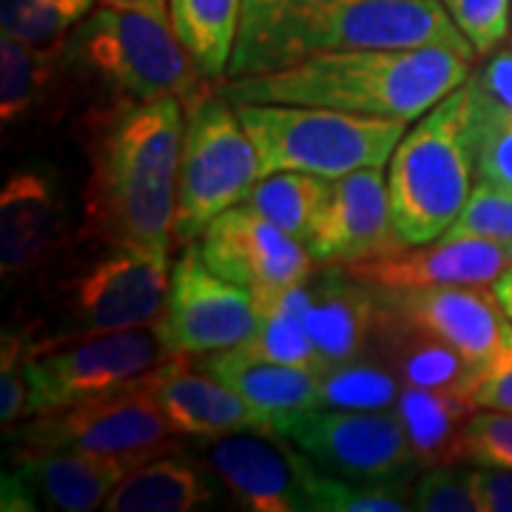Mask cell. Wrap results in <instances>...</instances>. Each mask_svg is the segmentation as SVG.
<instances>
[{
  "label": "cell",
  "mask_w": 512,
  "mask_h": 512,
  "mask_svg": "<svg viewBox=\"0 0 512 512\" xmlns=\"http://www.w3.org/2000/svg\"><path fill=\"white\" fill-rule=\"evenodd\" d=\"M160 322L177 353L205 356L248 342L259 325V308L251 293L214 274L200 248L188 245L171 265L168 305Z\"/></svg>",
  "instance_id": "cell-14"
},
{
  "label": "cell",
  "mask_w": 512,
  "mask_h": 512,
  "mask_svg": "<svg viewBox=\"0 0 512 512\" xmlns=\"http://www.w3.org/2000/svg\"><path fill=\"white\" fill-rule=\"evenodd\" d=\"M74 83L63 49H35L18 37L0 40V123L3 128L32 120L40 111L60 109Z\"/></svg>",
  "instance_id": "cell-26"
},
{
  "label": "cell",
  "mask_w": 512,
  "mask_h": 512,
  "mask_svg": "<svg viewBox=\"0 0 512 512\" xmlns=\"http://www.w3.org/2000/svg\"><path fill=\"white\" fill-rule=\"evenodd\" d=\"M467 461L476 467L512 470V413H473L467 427Z\"/></svg>",
  "instance_id": "cell-38"
},
{
  "label": "cell",
  "mask_w": 512,
  "mask_h": 512,
  "mask_svg": "<svg viewBox=\"0 0 512 512\" xmlns=\"http://www.w3.org/2000/svg\"><path fill=\"white\" fill-rule=\"evenodd\" d=\"M26 345L20 333H3L0 345V421L9 433L29 413V376H26Z\"/></svg>",
  "instance_id": "cell-37"
},
{
  "label": "cell",
  "mask_w": 512,
  "mask_h": 512,
  "mask_svg": "<svg viewBox=\"0 0 512 512\" xmlns=\"http://www.w3.org/2000/svg\"><path fill=\"white\" fill-rule=\"evenodd\" d=\"M473 80L481 92H487L498 103L512 109V52H498V55L490 57Z\"/></svg>",
  "instance_id": "cell-41"
},
{
  "label": "cell",
  "mask_w": 512,
  "mask_h": 512,
  "mask_svg": "<svg viewBox=\"0 0 512 512\" xmlns=\"http://www.w3.org/2000/svg\"><path fill=\"white\" fill-rule=\"evenodd\" d=\"M259 177V154L234 103L220 89L208 92L185 109L174 242L200 239L220 214L245 202Z\"/></svg>",
  "instance_id": "cell-9"
},
{
  "label": "cell",
  "mask_w": 512,
  "mask_h": 512,
  "mask_svg": "<svg viewBox=\"0 0 512 512\" xmlns=\"http://www.w3.org/2000/svg\"><path fill=\"white\" fill-rule=\"evenodd\" d=\"M234 109L254 140L262 177L274 171H311L336 180L359 168L384 165L407 134V120L322 106L234 103Z\"/></svg>",
  "instance_id": "cell-6"
},
{
  "label": "cell",
  "mask_w": 512,
  "mask_h": 512,
  "mask_svg": "<svg viewBox=\"0 0 512 512\" xmlns=\"http://www.w3.org/2000/svg\"><path fill=\"white\" fill-rule=\"evenodd\" d=\"M66 248V205L55 180L37 168H18L0 194V274H37Z\"/></svg>",
  "instance_id": "cell-18"
},
{
  "label": "cell",
  "mask_w": 512,
  "mask_h": 512,
  "mask_svg": "<svg viewBox=\"0 0 512 512\" xmlns=\"http://www.w3.org/2000/svg\"><path fill=\"white\" fill-rule=\"evenodd\" d=\"M168 23L137 9H92L66 37V69L100 100L177 97L191 109L214 86Z\"/></svg>",
  "instance_id": "cell-4"
},
{
  "label": "cell",
  "mask_w": 512,
  "mask_h": 512,
  "mask_svg": "<svg viewBox=\"0 0 512 512\" xmlns=\"http://www.w3.org/2000/svg\"><path fill=\"white\" fill-rule=\"evenodd\" d=\"M481 57H490L510 35V0H441Z\"/></svg>",
  "instance_id": "cell-35"
},
{
  "label": "cell",
  "mask_w": 512,
  "mask_h": 512,
  "mask_svg": "<svg viewBox=\"0 0 512 512\" xmlns=\"http://www.w3.org/2000/svg\"><path fill=\"white\" fill-rule=\"evenodd\" d=\"M407 248L390 211V185L382 165L359 168L330 185V200L308 239L316 262L348 265Z\"/></svg>",
  "instance_id": "cell-16"
},
{
  "label": "cell",
  "mask_w": 512,
  "mask_h": 512,
  "mask_svg": "<svg viewBox=\"0 0 512 512\" xmlns=\"http://www.w3.org/2000/svg\"><path fill=\"white\" fill-rule=\"evenodd\" d=\"M410 504L419 512H476V501L470 490V470L458 464L430 467L413 484Z\"/></svg>",
  "instance_id": "cell-36"
},
{
  "label": "cell",
  "mask_w": 512,
  "mask_h": 512,
  "mask_svg": "<svg viewBox=\"0 0 512 512\" xmlns=\"http://www.w3.org/2000/svg\"><path fill=\"white\" fill-rule=\"evenodd\" d=\"M470 146L476 180L512 188V109L470 80Z\"/></svg>",
  "instance_id": "cell-29"
},
{
  "label": "cell",
  "mask_w": 512,
  "mask_h": 512,
  "mask_svg": "<svg viewBox=\"0 0 512 512\" xmlns=\"http://www.w3.org/2000/svg\"><path fill=\"white\" fill-rule=\"evenodd\" d=\"M404 384L379 356H362L322 373V404L339 410H393Z\"/></svg>",
  "instance_id": "cell-30"
},
{
  "label": "cell",
  "mask_w": 512,
  "mask_h": 512,
  "mask_svg": "<svg viewBox=\"0 0 512 512\" xmlns=\"http://www.w3.org/2000/svg\"><path fill=\"white\" fill-rule=\"evenodd\" d=\"M242 348L248 350L251 356L268 359V362L325 373V359H322V353H319L316 342H313L311 330L305 325V319L296 316V313H259L256 333L248 342H242Z\"/></svg>",
  "instance_id": "cell-31"
},
{
  "label": "cell",
  "mask_w": 512,
  "mask_h": 512,
  "mask_svg": "<svg viewBox=\"0 0 512 512\" xmlns=\"http://www.w3.org/2000/svg\"><path fill=\"white\" fill-rule=\"evenodd\" d=\"M208 464L191 461L183 453L154 458L137 467L109 495V512H191L217 501L220 487L208 476Z\"/></svg>",
  "instance_id": "cell-25"
},
{
  "label": "cell",
  "mask_w": 512,
  "mask_h": 512,
  "mask_svg": "<svg viewBox=\"0 0 512 512\" xmlns=\"http://www.w3.org/2000/svg\"><path fill=\"white\" fill-rule=\"evenodd\" d=\"M100 6H114V9H137V12H148L157 18L171 20V6L168 0H97Z\"/></svg>",
  "instance_id": "cell-42"
},
{
  "label": "cell",
  "mask_w": 512,
  "mask_h": 512,
  "mask_svg": "<svg viewBox=\"0 0 512 512\" xmlns=\"http://www.w3.org/2000/svg\"><path fill=\"white\" fill-rule=\"evenodd\" d=\"M74 26L46 0H3V35L35 49H63Z\"/></svg>",
  "instance_id": "cell-34"
},
{
  "label": "cell",
  "mask_w": 512,
  "mask_h": 512,
  "mask_svg": "<svg viewBox=\"0 0 512 512\" xmlns=\"http://www.w3.org/2000/svg\"><path fill=\"white\" fill-rule=\"evenodd\" d=\"M46 3H49L52 9H57V12L74 26V23H80V20L92 12V6L97 0H46Z\"/></svg>",
  "instance_id": "cell-43"
},
{
  "label": "cell",
  "mask_w": 512,
  "mask_h": 512,
  "mask_svg": "<svg viewBox=\"0 0 512 512\" xmlns=\"http://www.w3.org/2000/svg\"><path fill=\"white\" fill-rule=\"evenodd\" d=\"M353 279L379 291L410 288H444V285H478L490 288L498 276L512 268V245L484 237L441 234L424 245H407L387 256L342 265Z\"/></svg>",
  "instance_id": "cell-15"
},
{
  "label": "cell",
  "mask_w": 512,
  "mask_h": 512,
  "mask_svg": "<svg viewBox=\"0 0 512 512\" xmlns=\"http://www.w3.org/2000/svg\"><path fill=\"white\" fill-rule=\"evenodd\" d=\"M413 484L407 481H350L319 473L313 487V510L322 512H404L410 504Z\"/></svg>",
  "instance_id": "cell-32"
},
{
  "label": "cell",
  "mask_w": 512,
  "mask_h": 512,
  "mask_svg": "<svg viewBox=\"0 0 512 512\" xmlns=\"http://www.w3.org/2000/svg\"><path fill=\"white\" fill-rule=\"evenodd\" d=\"M413 461L421 470L467 461V427L478 407L467 396L402 387L396 402Z\"/></svg>",
  "instance_id": "cell-24"
},
{
  "label": "cell",
  "mask_w": 512,
  "mask_h": 512,
  "mask_svg": "<svg viewBox=\"0 0 512 512\" xmlns=\"http://www.w3.org/2000/svg\"><path fill=\"white\" fill-rule=\"evenodd\" d=\"M183 137L185 106L177 97L97 100L83 111L77 143L89 180L74 239L171 254Z\"/></svg>",
  "instance_id": "cell-1"
},
{
  "label": "cell",
  "mask_w": 512,
  "mask_h": 512,
  "mask_svg": "<svg viewBox=\"0 0 512 512\" xmlns=\"http://www.w3.org/2000/svg\"><path fill=\"white\" fill-rule=\"evenodd\" d=\"M194 365L237 390L245 402L271 421V430L276 419L308 407H322V373L259 359L242 345L194 356Z\"/></svg>",
  "instance_id": "cell-23"
},
{
  "label": "cell",
  "mask_w": 512,
  "mask_h": 512,
  "mask_svg": "<svg viewBox=\"0 0 512 512\" xmlns=\"http://www.w3.org/2000/svg\"><path fill=\"white\" fill-rule=\"evenodd\" d=\"M390 311H396L410 325L439 336L441 342L467 356L484 370L501 353L512 322L490 288L478 285H444V288H410V291H382Z\"/></svg>",
  "instance_id": "cell-17"
},
{
  "label": "cell",
  "mask_w": 512,
  "mask_h": 512,
  "mask_svg": "<svg viewBox=\"0 0 512 512\" xmlns=\"http://www.w3.org/2000/svg\"><path fill=\"white\" fill-rule=\"evenodd\" d=\"M274 433L325 473L350 481H407L416 467L402 421L384 410L308 407L276 419Z\"/></svg>",
  "instance_id": "cell-11"
},
{
  "label": "cell",
  "mask_w": 512,
  "mask_h": 512,
  "mask_svg": "<svg viewBox=\"0 0 512 512\" xmlns=\"http://www.w3.org/2000/svg\"><path fill=\"white\" fill-rule=\"evenodd\" d=\"M202 461L242 510H313V487L322 467L274 430H242L211 439Z\"/></svg>",
  "instance_id": "cell-13"
},
{
  "label": "cell",
  "mask_w": 512,
  "mask_h": 512,
  "mask_svg": "<svg viewBox=\"0 0 512 512\" xmlns=\"http://www.w3.org/2000/svg\"><path fill=\"white\" fill-rule=\"evenodd\" d=\"M174 356L177 350L171 348L163 322L94 336L29 339L26 419L60 413L74 404L94 402L126 390Z\"/></svg>",
  "instance_id": "cell-7"
},
{
  "label": "cell",
  "mask_w": 512,
  "mask_h": 512,
  "mask_svg": "<svg viewBox=\"0 0 512 512\" xmlns=\"http://www.w3.org/2000/svg\"><path fill=\"white\" fill-rule=\"evenodd\" d=\"M6 436L18 441L15 456L86 450L106 456L163 458L185 450L183 436L171 430L148 376L103 399L74 404L49 416H32L15 424Z\"/></svg>",
  "instance_id": "cell-10"
},
{
  "label": "cell",
  "mask_w": 512,
  "mask_h": 512,
  "mask_svg": "<svg viewBox=\"0 0 512 512\" xmlns=\"http://www.w3.org/2000/svg\"><path fill=\"white\" fill-rule=\"evenodd\" d=\"M444 234L484 237L512 245V188L478 183L464 211Z\"/></svg>",
  "instance_id": "cell-33"
},
{
  "label": "cell",
  "mask_w": 512,
  "mask_h": 512,
  "mask_svg": "<svg viewBox=\"0 0 512 512\" xmlns=\"http://www.w3.org/2000/svg\"><path fill=\"white\" fill-rule=\"evenodd\" d=\"M330 185L333 180L311 171H274L256 180L251 194L245 197V205H251L262 217L308 245L330 200Z\"/></svg>",
  "instance_id": "cell-28"
},
{
  "label": "cell",
  "mask_w": 512,
  "mask_h": 512,
  "mask_svg": "<svg viewBox=\"0 0 512 512\" xmlns=\"http://www.w3.org/2000/svg\"><path fill=\"white\" fill-rule=\"evenodd\" d=\"M473 404L478 410H501L512 413V330L495 362L481 376L473 390Z\"/></svg>",
  "instance_id": "cell-39"
},
{
  "label": "cell",
  "mask_w": 512,
  "mask_h": 512,
  "mask_svg": "<svg viewBox=\"0 0 512 512\" xmlns=\"http://www.w3.org/2000/svg\"><path fill=\"white\" fill-rule=\"evenodd\" d=\"M473 57L447 46L353 49L299 60L276 72L228 77L231 103H293L367 117L416 120L470 77Z\"/></svg>",
  "instance_id": "cell-3"
},
{
  "label": "cell",
  "mask_w": 512,
  "mask_h": 512,
  "mask_svg": "<svg viewBox=\"0 0 512 512\" xmlns=\"http://www.w3.org/2000/svg\"><path fill=\"white\" fill-rule=\"evenodd\" d=\"M171 26L211 80L228 77L242 18V0H168Z\"/></svg>",
  "instance_id": "cell-27"
},
{
  "label": "cell",
  "mask_w": 512,
  "mask_h": 512,
  "mask_svg": "<svg viewBox=\"0 0 512 512\" xmlns=\"http://www.w3.org/2000/svg\"><path fill=\"white\" fill-rule=\"evenodd\" d=\"M191 362L194 356L177 353L148 373L165 419L177 436L211 441L242 430H271V421L245 402L237 390L202 367H191Z\"/></svg>",
  "instance_id": "cell-19"
},
{
  "label": "cell",
  "mask_w": 512,
  "mask_h": 512,
  "mask_svg": "<svg viewBox=\"0 0 512 512\" xmlns=\"http://www.w3.org/2000/svg\"><path fill=\"white\" fill-rule=\"evenodd\" d=\"M89 242L57 276L55 305L66 330L57 336H94L160 322L171 288V259L137 245Z\"/></svg>",
  "instance_id": "cell-8"
},
{
  "label": "cell",
  "mask_w": 512,
  "mask_h": 512,
  "mask_svg": "<svg viewBox=\"0 0 512 512\" xmlns=\"http://www.w3.org/2000/svg\"><path fill=\"white\" fill-rule=\"evenodd\" d=\"M476 512H512V470L478 467L470 470Z\"/></svg>",
  "instance_id": "cell-40"
},
{
  "label": "cell",
  "mask_w": 512,
  "mask_h": 512,
  "mask_svg": "<svg viewBox=\"0 0 512 512\" xmlns=\"http://www.w3.org/2000/svg\"><path fill=\"white\" fill-rule=\"evenodd\" d=\"M308 285L311 305L305 325L325 359V370L370 356L382 328V293L353 279L342 265H330L328 271L313 274Z\"/></svg>",
  "instance_id": "cell-20"
},
{
  "label": "cell",
  "mask_w": 512,
  "mask_h": 512,
  "mask_svg": "<svg viewBox=\"0 0 512 512\" xmlns=\"http://www.w3.org/2000/svg\"><path fill=\"white\" fill-rule=\"evenodd\" d=\"M416 46L478 55L441 0H242L228 77L276 72L328 52Z\"/></svg>",
  "instance_id": "cell-2"
},
{
  "label": "cell",
  "mask_w": 512,
  "mask_h": 512,
  "mask_svg": "<svg viewBox=\"0 0 512 512\" xmlns=\"http://www.w3.org/2000/svg\"><path fill=\"white\" fill-rule=\"evenodd\" d=\"M370 353L379 356L399 376L404 387L456 393L473 402V390L481 382V370L467 356H461L453 345L441 342L439 336L410 325L399 313L390 311L387 302H384L382 328Z\"/></svg>",
  "instance_id": "cell-22"
},
{
  "label": "cell",
  "mask_w": 512,
  "mask_h": 512,
  "mask_svg": "<svg viewBox=\"0 0 512 512\" xmlns=\"http://www.w3.org/2000/svg\"><path fill=\"white\" fill-rule=\"evenodd\" d=\"M495 296H498V302H501V308L507 313V319L512 322V268L507 274L498 276V282L493 285Z\"/></svg>",
  "instance_id": "cell-44"
},
{
  "label": "cell",
  "mask_w": 512,
  "mask_h": 512,
  "mask_svg": "<svg viewBox=\"0 0 512 512\" xmlns=\"http://www.w3.org/2000/svg\"><path fill=\"white\" fill-rule=\"evenodd\" d=\"M470 83L427 111L390 157V211L407 245L439 239L473 194Z\"/></svg>",
  "instance_id": "cell-5"
},
{
  "label": "cell",
  "mask_w": 512,
  "mask_h": 512,
  "mask_svg": "<svg viewBox=\"0 0 512 512\" xmlns=\"http://www.w3.org/2000/svg\"><path fill=\"white\" fill-rule=\"evenodd\" d=\"M148 461L154 458L106 456L86 450H46L32 456H15L18 473L26 478V484L52 507L66 512L100 510L109 495Z\"/></svg>",
  "instance_id": "cell-21"
},
{
  "label": "cell",
  "mask_w": 512,
  "mask_h": 512,
  "mask_svg": "<svg viewBox=\"0 0 512 512\" xmlns=\"http://www.w3.org/2000/svg\"><path fill=\"white\" fill-rule=\"evenodd\" d=\"M200 254L214 274L251 293L259 311H268L316 274L308 245L245 202L228 208L202 231Z\"/></svg>",
  "instance_id": "cell-12"
}]
</instances>
